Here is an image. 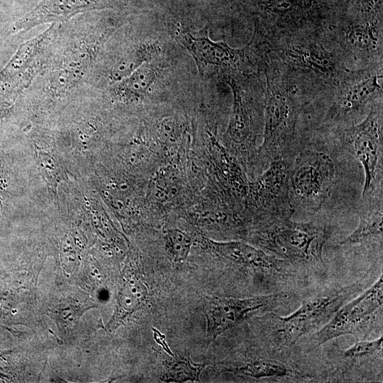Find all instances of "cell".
I'll return each mask as SVG.
<instances>
[{
  "mask_svg": "<svg viewBox=\"0 0 383 383\" xmlns=\"http://www.w3.org/2000/svg\"><path fill=\"white\" fill-rule=\"evenodd\" d=\"M292 217L277 219L252 231V242L289 264L323 270V246L329 237L326 226L315 222H295Z\"/></svg>",
  "mask_w": 383,
  "mask_h": 383,
  "instance_id": "1",
  "label": "cell"
},
{
  "mask_svg": "<svg viewBox=\"0 0 383 383\" xmlns=\"http://www.w3.org/2000/svg\"><path fill=\"white\" fill-rule=\"evenodd\" d=\"M267 77L263 141L258 160L268 166L273 160L292 155L296 125L304 103L295 86L272 74Z\"/></svg>",
  "mask_w": 383,
  "mask_h": 383,
  "instance_id": "2",
  "label": "cell"
},
{
  "mask_svg": "<svg viewBox=\"0 0 383 383\" xmlns=\"http://www.w3.org/2000/svg\"><path fill=\"white\" fill-rule=\"evenodd\" d=\"M382 107L373 106L363 121L341 133L343 147L364 170L365 181L361 200L382 199Z\"/></svg>",
  "mask_w": 383,
  "mask_h": 383,
  "instance_id": "3",
  "label": "cell"
},
{
  "mask_svg": "<svg viewBox=\"0 0 383 383\" xmlns=\"http://www.w3.org/2000/svg\"><path fill=\"white\" fill-rule=\"evenodd\" d=\"M287 155L273 160L266 170L250 182L246 211L256 228L294 213L289 191L294 157Z\"/></svg>",
  "mask_w": 383,
  "mask_h": 383,
  "instance_id": "4",
  "label": "cell"
},
{
  "mask_svg": "<svg viewBox=\"0 0 383 383\" xmlns=\"http://www.w3.org/2000/svg\"><path fill=\"white\" fill-rule=\"evenodd\" d=\"M335 166L326 153L304 150L294 157L289 178L293 209L318 211L328 198L333 183Z\"/></svg>",
  "mask_w": 383,
  "mask_h": 383,
  "instance_id": "5",
  "label": "cell"
},
{
  "mask_svg": "<svg viewBox=\"0 0 383 383\" xmlns=\"http://www.w3.org/2000/svg\"><path fill=\"white\" fill-rule=\"evenodd\" d=\"M57 23L23 43L0 71V109L9 107L10 101L30 86L48 62Z\"/></svg>",
  "mask_w": 383,
  "mask_h": 383,
  "instance_id": "6",
  "label": "cell"
},
{
  "mask_svg": "<svg viewBox=\"0 0 383 383\" xmlns=\"http://www.w3.org/2000/svg\"><path fill=\"white\" fill-rule=\"evenodd\" d=\"M383 304V277L361 295L344 304L313 335L318 344L341 335H353L357 338L372 330L382 322Z\"/></svg>",
  "mask_w": 383,
  "mask_h": 383,
  "instance_id": "7",
  "label": "cell"
},
{
  "mask_svg": "<svg viewBox=\"0 0 383 383\" xmlns=\"http://www.w3.org/2000/svg\"><path fill=\"white\" fill-rule=\"evenodd\" d=\"M360 289V284L355 283L324 290L304 302L290 315L277 316V338L284 345H294L302 336L326 323Z\"/></svg>",
  "mask_w": 383,
  "mask_h": 383,
  "instance_id": "8",
  "label": "cell"
},
{
  "mask_svg": "<svg viewBox=\"0 0 383 383\" xmlns=\"http://www.w3.org/2000/svg\"><path fill=\"white\" fill-rule=\"evenodd\" d=\"M278 294L239 299L206 296L203 310L207 322L208 343L220 334L238 325L248 316L272 309L278 301Z\"/></svg>",
  "mask_w": 383,
  "mask_h": 383,
  "instance_id": "9",
  "label": "cell"
},
{
  "mask_svg": "<svg viewBox=\"0 0 383 383\" xmlns=\"http://www.w3.org/2000/svg\"><path fill=\"white\" fill-rule=\"evenodd\" d=\"M118 0H41L11 26V33L27 31L45 23L65 21L79 13L112 8Z\"/></svg>",
  "mask_w": 383,
  "mask_h": 383,
  "instance_id": "10",
  "label": "cell"
},
{
  "mask_svg": "<svg viewBox=\"0 0 383 383\" xmlns=\"http://www.w3.org/2000/svg\"><path fill=\"white\" fill-rule=\"evenodd\" d=\"M234 102L227 140L232 152L242 163L250 165L258 160L256 149L257 127L255 113L240 89L233 87Z\"/></svg>",
  "mask_w": 383,
  "mask_h": 383,
  "instance_id": "11",
  "label": "cell"
},
{
  "mask_svg": "<svg viewBox=\"0 0 383 383\" xmlns=\"http://www.w3.org/2000/svg\"><path fill=\"white\" fill-rule=\"evenodd\" d=\"M202 242L220 259L231 264L265 272H284L290 265L284 260L240 241L217 242L202 238Z\"/></svg>",
  "mask_w": 383,
  "mask_h": 383,
  "instance_id": "12",
  "label": "cell"
},
{
  "mask_svg": "<svg viewBox=\"0 0 383 383\" xmlns=\"http://www.w3.org/2000/svg\"><path fill=\"white\" fill-rule=\"evenodd\" d=\"M380 77L374 74L344 84L328 111V118L333 121H346L363 111L370 103L382 95Z\"/></svg>",
  "mask_w": 383,
  "mask_h": 383,
  "instance_id": "13",
  "label": "cell"
},
{
  "mask_svg": "<svg viewBox=\"0 0 383 383\" xmlns=\"http://www.w3.org/2000/svg\"><path fill=\"white\" fill-rule=\"evenodd\" d=\"M180 40L196 59L201 74L209 65H231L238 57L239 51L223 42L214 43L208 38L207 29L198 33L181 32Z\"/></svg>",
  "mask_w": 383,
  "mask_h": 383,
  "instance_id": "14",
  "label": "cell"
},
{
  "mask_svg": "<svg viewBox=\"0 0 383 383\" xmlns=\"http://www.w3.org/2000/svg\"><path fill=\"white\" fill-rule=\"evenodd\" d=\"M148 296V289L140 274L129 268L126 269L118 294L116 310L109 323L110 327H117L127 316L142 309L146 304Z\"/></svg>",
  "mask_w": 383,
  "mask_h": 383,
  "instance_id": "15",
  "label": "cell"
},
{
  "mask_svg": "<svg viewBox=\"0 0 383 383\" xmlns=\"http://www.w3.org/2000/svg\"><path fill=\"white\" fill-rule=\"evenodd\" d=\"M359 223L340 245L380 241L383 233L382 200L362 201L358 209Z\"/></svg>",
  "mask_w": 383,
  "mask_h": 383,
  "instance_id": "16",
  "label": "cell"
},
{
  "mask_svg": "<svg viewBox=\"0 0 383 383\" xmlns=\"http://www.w3.org/2000/svg\"><path fill=\"white\" fill-rule=\"evenodd\" d=\"M35 155L39 170L47 184L49 194L55 201L57 199V187L59 183L69 179L68 170L60 157L50 151L42 150L36 146Z\"/></svg>",
  "mask_w": 383,
  "mask_h": 383,
  "instance_id": "17",
  "label": "cell"
},
{
  "mask_svg": "<svg viewBox=\"0 0 383 383\" xmlns=\"http://www.w3.org/2000/svg\"><path fill=\"white\" fill-rule=\"evenodd\" d=\"M206 366L194 362L189 357L174 356L164 362L162 379L173 382H196Z\"/></svg>",
  "mask_w": 383,
  "mask_h": 383,
  "instance_id": "18",
  "label": "cell"
},
{
  "mask_svg": "<svg viewBox=\"0 0 383 383\" xmlns=\"http://www.w3.org/2000/svg\"><path fill=\"white\" fill-rule=\"evenodd\" d=\"M229 370L231 372L255 379L280 377L291 373V370L284 364L270 359L249 360Z\"/></svg>",
  "mask_w": 383,
  "mask_h": 383,
  "instance_id": "19",
  "label": "cell"
},
{
  "mask_svg": "<svg viewBox=\"0 0 383 383\" xmlns=\"http://www.w3.org/2000/svg\"><path fill=\"white\" fill-rule=\"evenodd\" d=\"M155 79V73L149 66L143 65L118 85V92L128 98L140 96L145 94Z\"/></svg>",
  "mask_w": 383,
  "mask_h": 383,
  "instance_id": "20",
  "label": "cell"
},
{
  "mask_svg": "<svg viewBox=\"0 0 383 383\" xmlns=\"http://www.w3.org/2000/svg\"><path fill=\"white\" fill-rule=\"evenodd\" d=\"M289 53L293 59L318 72L330 74L335 70V62L322 49L294 48Z\"/></svg>",
  "mask_w": 383,
  "mask_h": 383,
  "instance_id": "21",
  "label": "cell"
},
{
  "mask_svg": "<svg viewBox=\"0 0 383 383\" xmlns=\"http://www.w3.org/2000/svg\"><path fill=\"white\" fill-rule=\"evenodd\" d=\"M165 241L170 258L175 262H180L187 259L193 239L187 233L174 228L166 231Z\"/></svg>",
  "mask_w": 383,
  "mask_h": 383,
  "instance_id": "22",
  "label": "cell"
},
{
  "mask_svg": "<svg viewBox=\"0 0 383 383\" xmlns=\"http://www.w3.org/2000/svg\"><path fill=\"white\" fill-rule=\"evenodd\" d=\"M347 38L353 48L361 51L368 52L375 49L379 42L377 31L369 24L350 27Z\"/></svg>",
  "mask_w": 383,
  "mask_h": 383,
  "instance_id": "23",
  "label": "cell"
},
{
  "mask_svg": "<svg viewBox=\"0 0 383 383\" xmlns=\"http://www.w3.org/2000/svg\"><path fill=\"white\" fill-rule=\"evenodd\" d=\"M382 343V336L372 340L357 341L345 350L344 356L350 359L362 358L380 351Z\"/></svg>",
  "mask_w": 383,
  "mask_h": 383,
  "instance_id": "24",
  "label": "cell"
},
{
  "mask_svg": "<svg viewBox=\"0 0 383 383\" xmlns=\"http://www.w3.org/2000/svg\"><path fill=\"white\" fill-rule=\"evenodd\" d=\"M154 331V336L158 344L162 345L163 347V349L169 353L171 356H173L174 355L172 353L171 350H170L169 347L167 346L165 340V336L161 334L158 331L153 328Z\"/></svg>",
  "mask_w": 383,
  "mask_h": 383,
  "instance_id": "25",
  "label": "cell"
},
{
  "mask_svg": "<svg viewBox=\"0 0 383 383\" xmlns=\"http://www.w3.org/2000/svg\"><path fill=\"white\" fill-rule=\"evenodd\" d=\"M11 109L10 107L0 109V118L8 115L9 112L11 111Z\"/></svg>",
  "mask_w": 383,
  "mask_h": 383,
  "instance_id": "26",
  "label": "cell"
}]
</instances>
